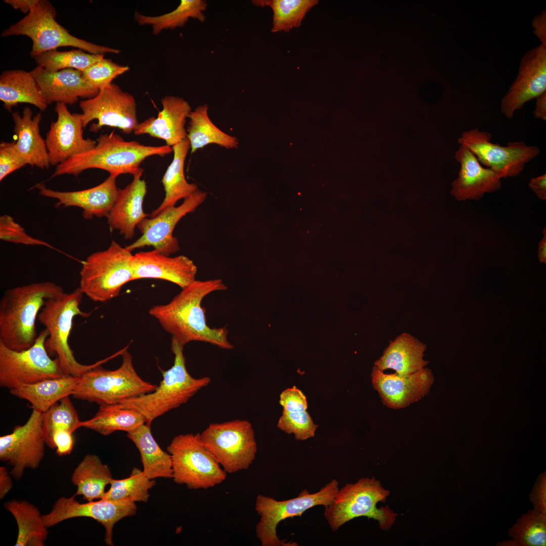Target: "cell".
Returning <instances> with one entry per match:
<instances>
[{
	"label": "cell",
	"instance_id": "14",
	"mask_svg": "<svg viewBox=\"0 0 546 546\" xmlns=\"http://www.w3.org/2000/svg\"><path fill=\"white\" fill-rule=\"evenodd\" d=\"M491 134L474 128L463 132L458 139L460 145L466 147L479 162L493 170L499 178L518 175L526 163L540 153L535 146L527 145L523 141L509 142L503 146L490 142Z\"/></svg>",
	"mask_w": 546,
	"mask_h": 546
},
{
	"label": "cell",
	"instance_id": "5",
	"mask_svg": "<svg viewBox=\"0 0 546 546\" xmlns=\"http://www.w3.org/2000/svg\"><path fill=\"white\" fill-rule=\"evenodd\" d=\"M184 347L171 339L173 365L162 372L163 379L160 384L151 392L124 399L116 404L122 408L136 410L144 417L147 423L151 424L155 419L186 403L208 386L211 382L210 377L196 378L188 372Z\"/></svg>",
	"mask_w": 546,
	"mask_h": 546
},
{
	"label": "cell",
	"instance_id": "3",
	"mask_svg": "<svg viewBox=\"0 0 546 546\" xmlns=\"http://www.w3.org/2000/svg\"><path fill=\"white\" fill-rule=\"evenodd\" d=\"M96 141L93 149L58 165L51 177L64 174L77 176L92 168L106 170L116 177L126 173L133 175L147 158L164 157L172 152L168 145L148 146L135 141H126L113 132L101 134Z\"/></svg>",
	"mask_w": 546,
	"mask_h": 546
},
{
	"label": "cell",
	"instance_id": "6",
	"mask_svg": "<svg viewBox=\"0 0 546 546\" xmlns=\"http://www.w3.org/2000/svg\"><path fill=\"white\" fill-rule=\"evenodd\" d=\"M389 493L374 477L360 478L339 489L331 504L325 508L324 517L333 531L359 517L373 519L378 521L381 529H389L397 514L387 506L377 507L378 502L386 500Z\"/></svg>",
	"mask_w": 546,
	"mask_h": 546
},
{
	"label": "cell",
	"instance_id": "19",
	"mask_svg": "<svg viewBox=\"0 0 546 546\" xmlns=\"http://www.w3.org/2000/svg\"><path fill=\"white\" fill-rule=\"evenodd\" d=\"M545 92L546 46L540 44L522 57L517 76L501 101V112L511 118L516 110Z\"/></svg>",
	"mask_w": 546,
	"mask_h": 546
},
{
	"label": "cell",
	"instance_id": "25",
	"mask_svg": "<svg viewBox=\"0 0 546 546\" xmlns=\"http://www.w3.org/2000/svg\"><path fill=\"white\" fill-rule=\"evenodd\" d=\"M30 72L48 105L54 102L72 105L79 98L90 99L99 92L84 79L82 72L78 70L69 68L50 72L37 66Z\"/></svg>",
	"mask_w": 546,
	"mask_h": 546
},
{
	"label": "cell",
	"instance_id": "18",
	"mask_svg": "<svg viewBox=\"0 0 546 546\" xmlns=\"http://www.w3.org/2000/svg\"><path fill=\"white\" fill-rule=\"evenodd\" d=\"M207 196L206 192L198 190L184 199L180 205L168 207L154 217L145 218L137 226L141 236L125 248L131 252L135 249L152 246L167 256L178 251V240L173 236L174 228L184 216L195 211Z\"/></svg>",
	"mask_w": 546,
	"mask_h": 546
},
{
	"label": "cell",
	"instance_id": "22",
	"mask_svg": "<svg viewBox=\"0 0 546 546\" xmlns=\"http://www.w3.org/2000/svg\"><path fill=\"white\" fill-rule=\"evenodd\" d=\"M116 177L109 175L104 181L91 188L76 191L62 192L48 188L39 183L35 188L46 197L57 200L56 207H77L82 210V216L89 219L94 216L107 217L114 205L119 189Z\"/></svg>",
	"mask_w": 546,
	"mask_h": 546
},
{
	"label": "cell",
	"instance_id": "44",
	"mask_svg": "<svg viewBox=\"0 0 546 546\" xmlns=\"http://www.w3.org/2000/svg\"><path fill=\"white\" fill-rule=\"evenodd\" d=\"M129 70L128 66L120 65L104 58L84 71L82 76L92 86L100 90Z\"/></svg>",
	"mask_w": 546,
	"mask_h": 546
},
{
	"label": "cell",
	"instance_id": "48",
	"mask_svg": "<svg viewBox=\"0 0 546 546\" xmlns=\"http://www.w3.org/2000/svg\"><path fill=\"white\" fill-rule=\"evenodd\" d=\"M279 402L283 411L289 412L304 411L308 407L306 396L295 386L284 390L280 394Z\"/></svg>",
	"mask_w": 546,
	"mask_h": 546
},
{
	"label": "cell",
	"instance_id": "47",
	"mask_svg": "<svg viewBox=\"0 0 546 546\" xmlns=\"http://www.w3.org/2000/svg\"><path fill=\"white\" fill-rule=\"evenodd\" d=\"M15 147V141L0 144V181L13 171L27 165Z\"/></svg>",
	"mask_w": 546,
	"mask_h": 546
},
{
	"label": "cell",
	"instance_id": "55",
	"mask_svg": "<svg viewBox=\"0 0 546 546\" xmlns=\"http://www.w3.org/2000/svg\"><path fill=\"white\" fill-rule=\"evenodd\" d=\"M533 115L536 118L546 120V92L536 98Z\"/></svg>",
	"mask_w": 546,
	"mask_h": 546
},
{
	"label": "cell",
	"instance_id": "17",
	"mask_svg": "<svg viewBox=\"0 0 546 546\" xmlns=\"http://www.w3.org/2000/svg\"><path fill=\"white\" fill-rule=\"evenodd\" d=\"M136 511L135 503L130 501L101 498L97 501L80 503L74 495L70 497H61L58 499L51 511L43 515V519L46 525L50 527L71 518H92L104 527V540L106 544L113 545L114 525L123 518L135 515Z\"/></svg>",
	"mask_w": 546,
	"mask_h": 546
},
{
	"label": "cell",
	"instance_id": "35",
	"mask_svg": "<svg viewBox=\"0 0 546 546\" xmlns=\"http://www.w3.org/2000/svg\"><path fill=\"white\" fill-rule=\"evenodd\" d=\"M208 111V106L204 104L196 108L188 116L187 138L190 143L191 153L210 144L227 149H237L238 139L217 127L211 120Z\"/></svg>",
	"mask_w": 546,
	"mask_h": 546
},
{
	"label": "cell",
	"instance_id": "4",
	"mask_svg": "<svg viewBox=\"0 0 546 546\" xmlns=\"http://www.w3.org/2000/svg\"><path fill=\"white\" fill-rule=\"evenodd\" d=\"M83 294L78 287L70 293L47 299L40 309L37 320L44 326L49 335L45 341L48 353L56 355L66 376L80 377L87 371L116 357L115 353L92 365H83L75 358L69 344V338L75 317H87L90 312L81 310Z\"/></svg>",
	"mask_w": 546,
	"mask_h": 546
},
{
	"label": "cell",
	"instance_id": "11",
	"mask_svg": "<svg viewBox=\"0 0 546 546\" xmlns=\"http://www.w3.org/2000/svg\"><path fill=\"white\" fill-rule=\"evenodd\" d=\"M337 480L332 479L315 493H310L307 489H304L297 497L284 500L258 495L255 509L260 518L256 526V533L261 545L298 546L295 542H286L279 539L277 534L278 525L287 518L301 516L314 507H328L339 490Z\"/></svg>",
	"mask_w": 546,
	"mask_h": 546
},
{
	"label": "cell",
	"instance_id": "29",
	"mask_svg": "<svg viewBox=\"0 0 546 546\" xmlns=\"http://www.w3.org/2000/svg\"><path fill=\"white\" fill-rule=\"evenodd\" d=\"M426 345L411 335L403 333L390 342L383 355L375 362L381 371L392 369L404 376L414 373L426 366L423 359Z\"/></svg>",
	"mask_w": 546,
	"mask_h": 546
},
{
	"label": "cell",
	"instance_id": "27",
	"mask_svg": "<svg viewBox=\"0 0 546 546\" xmlns=\"http://www.w3.org/2000/svg\"><path fill=\"white\" fill-rule=\"evenodd\" d=\"M142 168L133 175L131 182L119 189L117 200L107 216L111 231L117 230L124 239L129 240L134 235L136 226L149 217L143 208L147 193V185L142 178Z\"/></svg>",
	"mask_w": 546,
	"mask_h": 546
},
{
	"label": "cell",
	"instance_id": "34",
	"mask_svg": "<svg viewBox=\"0 0 546 546\" xmlns=\"http://www.w3.org/2000/svg\"><path fill=\"white\" fill-rule=\"evenodd\" d=\"M109 467L96 454L84 456L74 469L71 478L77 487L74 495H80L87 502L101 499L105 488L112 480Z\"/></svg>",
	"mask_w": 546,
	"mask_h": 546
},
{
	"label": "cell",
	"instance_id": "49",
	"mask_svg": "<svg viewBox=\"0 0 546 546\" xmlns=\"http://www.w3.org/2000/svg\"><path fill=\"white\" fill-rule=\"evenodd\" d=\"M73 433L63 429L55 431L52 435V448H56L57 453L60 456L69 454L73 448Z\"/></svg>",
	"mask_w": 546,
	"mask_h": 546
},
{
	"label": "cell",
	"instance_id": "40",
	"mask_svg": "<svg viewBox=\"0 0 546 546\" xmlns=\"http://www.w3.org/2000/svg\"><path fill=\"white\" fill-rule=\"evenodd\" d=\"M110 485V488L102 498L133 503L147 502L150 497L149 490L156 485V481L148 478L143 470L134 468L128 477L113 479Z\"/></svg>",
	"mask_w": 546,
	"mask_h": 546
},
{
	"label": "cell",
	"instance_id": "13",
	"mask_svg": "<svg viewBox=\"0 0 546 546\" xmlns=\"http://www.w3.org/2000/svg\"><path fill=\"white\" fill-rule=\"evenodd\" d=\"M49 333L44 329L30 348L16 351L0 343V385L11 389L23 385L66 376L58 358L52 359L45 341Z\"/></svg>",
	"mask_w": 546,
	"mask_h": 546
},
{
	"label": "cell",
	"instance_id": "31",
	"mask_svg": "<svg viewBox=\"0 0 546 546\" xmlns=\"http://www.w3.org/2000/svg\"><path fill=\"white\" fill-rule=\"evenodd\" d=\"M0 100L4 108L12 112L20 103L33 105L41 111L48 107L39 86L30 71H4L0 76Z\"/></svg>",
	"mask_w": 546,
	"mask_h": 546
},
{
	"label": "cell",
	"instance_id": "9",
	"mask_svg": "<svg viewBox=\"0 0 546 546\" xmlns=\"http://www.w3.org/2000/svg\"><path fill=\"white\" fill-rule=\"evenodd\" d=\"M56 11L47 0H38L30 12L15 24L4 30L2 37L25 35L32 41L30 55L64 47H73L94 54H119L120 50L100 46L71 34L56 20Z\"/></svg>",
	"mask_w": 546,
	"mask_h": 546
},
{
	"label": "cell",
	"instance_id": "28",
	"mask_svg": "<svg viewBox=\"0 0 546 546\" xmlns=\"http://www.w3.org/2000/svg\"><path fill=\"white\" fill-rule=\"evenodd\" d=\"M16 137L15 147L27 164L40 169H48L50 164L46 141L40 134L41 115L33 116L29 107H25L22 115L18 111L12 113Z\"/></svg>",
	"mask_w": 546,
	"mask_h": 546
},
{
	"label": "cell",
	"instance_id": "32",
	"mask_svg": "<svg viewBox=\"0 0 546 546\" xmlns=\"http://www.w3.org/2000/svg\"><path fill=\"white\" fill-rule=\"evenodd\" d=\"M79 377L65 376L23 385L10 389V393L28 401L33 409L42 413L65 397L72 395Z\"/></svg>",
	"mask_w": 546,
	"mask_h": 546
},
{
	"label": "cell",
	"instance_id": "26",
	"mask_svg": "<svg viewBox=\"0 0 546 546\" xmlns=\"http://www.w3.org/2000/svg\"><path fill=\"white\" fill-rule=\"evenodd\" d=\"M161 102L162 109L157 117L139 123L133 133L162 139L172 147L187 138L185 125L192 109L188 101L179 97L166 96Z\"/></svg>",
	"mask_w": 546,
	"mask_h": 546
},
{
	"label": "cell",
	"instance_id": "54",
	"mask_svg": "<svg viewBox=\"0 0 546 546\" xmlns=\"http://www.w3.org/2000/svg\"><path fill=\"white\" fill-rule=\"evenodd\" d=\"M5 2L15 9L28 14L38 0H5Z\"/></svg>",
	"mask_w": 546,
	"mask_h": 546
},
{
	"label": "cell",
	"instance_id": "45",
	"mask_svg": "<svg viewBox=\"0 0 546 546\" xmlns=\"http://www.w3.org/2000/svg\"><path fill=\"white\" fill-rule=\"evenodd\" d=\"M277 426L287 434H294L295 439L298 440L313 437L317 427L306 411L296 412L283 411Z\"/></svg>",
	"mask_w": 546,
	"mask_h": 546
},
{
	"label": "cell",
	"instance_id": "20",
	"mask_svg": "<svg viewBox=\"0 0 546 546\" xmlns=\"http://www.w3.org/2000/svg\"><path fill=\"white\" fill-rule=\"evenodd\" d=\"M57 118L53 121L45 140L51 165H58L69 158L93 149L97 143L83 138L81 113H71L67 105L56 104Z\"/></svg>",
	"mask_w": 546,
	"mask_h": 546
},
{
	"label": "cell",
	"instance_id": "12",
	"mask_svg": "<svg viewBox=\"0 0 546 546\" xmlns=\"http://www.w3.org/2000/svg\"><path fill=\"white\" fill-rule=\"evenodd\" d=\"M200 439L226 473L249 468L255 459L257 444L251 423L235 420L210 424Z\"/></svg>",
	"mask_w": 546,
	"mask_h": 546
},
{
	"label": "cell",
	"instance_id": "41",
	"mask_svg": "<svg viewBox=\"0 0 546 546\" xmlns=\"http://www.w3.org/2000/svg\"><path fill=\"white\" fill-rule=\"evenodd\" d=\"M78 49L60 52L53 50L42 53L33 58L38 66L50 72L70 68L82 72L104 58V54H88Z\"/></svg>",
	"mask_w": 546,
	"mask_h": 546
},
{
	"label": "cell",
	"instance_id": "24",
	"mask_svg": "<svg viewBox=\"0 0 546 546\" xmlns=\"http://www.w3.org/2000/svg\"><path fill=\"white\" fill-rule=\"evenodd\" d=\"M455 158L461 167L458 178L452 184L450 193L456 199L478 201L485 193L500 189L502 182L496 173L489 168L483 167L466 147L460 145Z\"/></svg>",
	"mask_w": 546,
	"mask_h": 546
},
{
	"label": "cell",
	"instance_id": "33",
	"mask_svg": "<svg viewBox=\"0 0 546 546\" xmlns=\"http://www.w3.org/2000/svg\"><path fill=\"white\" fill-rule=\"evenodd\" d=\"M151 424H143L127 433V437L138 448L141 455L145 475L149 479L172 478L171 455L164 451L154 438Z\"/></svg>",
	"mask_w": 546,
	"mask_h": 546
},
{
	"label": "cell",
	"instance_id": "51",
	"mask_svg": "<svg viewBox=\"0 0 546 546\" xmlns=\"http://www.w3.org/2000/svg\"><path fill=\"white\" fill-rule=\"evenodd\" d=\"M529 187L540 200H546V174L532 178L529 182Z\"/></svg>",
	"mask_w": 546,
	"mask_h": 546
},
{
	"label": "cell",
	"instance_id": "37",
	"mask_svg": "<svg viewBox=\"0 0 546 546\" xmlns=\"http://www.w3.org/2000/svg\"><path fill=\"white\" fill-rule=\"evenodd\" d=\"M146 423L144 417L136 410L122 408L115 404L100 406L93 418L81 421L80 427L107 436L117 431L132 432Z\"/></svg>",
	"mask_w": 546,
	"mask_h": 546
},
{
	"label": "cell",
	"instance_id": "7",
	"mask_svg": "<svg viewBox=\"0 0 546 546\" xmlns=\"http://www.w3.org/2000/svg\"><path fill=\"white\" fill-rule=\"evenodd\" d=\"M127 348L121 354L122 362L118 369L108 370L101 365L80 377L73 397L101 406L117 404L153 391L157 385L144 380L138 375Z\"/></svg>",
	"mask_w": 546,
	"mask_h": 546
},
{
	"label": "cell",
	"instance_id": "2",
	"mask_svg": "<svg viewBox=\"0 0 546 546\" xmlns=\"http://www.w3.org/2000/svg\"><path fill=\"white\" fill-rule=\"evenodd\" d=\"M65 292L52 282H41L7 289L0 301V343L22 351L31 347L38 334L36 321L45 301Z\"/></svg>",
	"mask_w": 546,
	"mask_h": 546
},
{
	"label": "cell",
	"instance_id": "1",
	"mask_svg": "<svg viewBox=\"0 0 546 546\" xmlns=\"http://www.w3.org/2000/svg\"><path fill=\"white\" fill-rule=\"evenodd\" d=\"M169 303L153 306L149 313L183 346L192 341L208 343L224 349L234 346L228 340L226 326L211 328L207 325L206 310L201 306L203 299L215 291H224L227 286L220 279L195 280L181 289Z\"/></svg>",
	"mask_w": 546,
	"mask_h": 546
},
{
	"label": "cell",
	"instance_id": "8",
	"mask_svg": "<svg viewBox=\"0 0 546 546\" xmlns=\"http://www.w3.org/2000/svg\"><path fill=\"white\" fill-rule=\"evenodd\" d=\"M133 259L131 251L113 240L107 249L90 254L83 262L79 288L95 302L112 299L124 285L133 280Z\"/></svg>",
	"mask_w": 546,
	"mask_h": 546
},
{
	"label": "cell",
	"instance_id": "46",
	"mask_svg": "<svg viewBox=\"0 0 546 546\" xmlns=\"http://www.w3.org/2000/svg\"><path fill=\"white\" fill-rule=\"evenodd\" d=\"M0 239L11 243L26 245H41L55 249L46 242L27 234L25 229L8 214L0 216Z\"/></svg>",
	"mask_w": 546,
	"mask_h": 546
},
{
	"label": "cell",
	"instance_id": "56",
	"mask_svg": "<svg viewBox=\"0 0 546 546\" xmlns=\"http://www.w3.org/2000/svg\"><path fill=\"white\" fill-rule=\"evenodd\" d=\"M543 237L538 243V258L540 263H546V230H543Z\"/></svg>",
	"mask_w": 546,
	"mask_h": 546
},
{
	"label": "cell",
	"instance_id": "16",
	"mask_svg": "<svg viewBox=\"0 0 546 546\" xmlns=\"http://www.w3.org/2000/svg\"><path fill=\"white\" fill-rule=\"evenodd\" d=\"M43 413L33 409L26 422L0 437V460L12 467L11 474L19 480L26 469L37 468L44 456L46 444Z\"/></svg>",
	"mask_w": 546,
	"mask_h": 546
},
{
	"label": "cell",
	"instance_id": "15",
	"mask_svg": "<svg viewBox=\"0 0 546 546\" xmlns=\"http://www.w3.org/2000/svg\"><path fill=\"white\" fill-rule=\"evenodd\" d=\"M84 128L92 121L89 130L98 132L104 126L130 133L139 124L136 103L134 97L114 83L100 89L93 98L80 102Z\"/></svg>",
	"mask_w": 546,
	"mask_h": 546
},
{
	"label": "cell",
	"instance_id": "39",
	"mask_svg": "<svg viewBox=\"0 0 546 546\" xmlns=\"http://www.w3.org/2000/svg\"><path fill=\"white\" fill-rule=\"evenodd\" d=\"M257 7H269L273 12L272 32H288L301 25L306 13L318 2L317 0H255Z\"/></svg>",
	"mask_w": 546,
	"mask_h": 546
},
{
	"label": "cell",
	"instance_id": "53",
	"mask_svg": "<svg viewBox=\"0 0 546 546\" xmlns=\"http://www.w3.org/2000/svg\"><path fill=\"white\" fill-rule=\"evenodd\" d=\"M12 487V481L7 469L4 467L0 468V498H3L10 491Z\"/></svg>",
	"mask_w": 546,
	"mask_h": 546
},
{
	"label": "cell",
	"instance_id": "52",
	"mask_svg": "<svg viewBox=\"0 0 546 546\" xmlns=\"http://www.w3.org/2000/svg\"><path fill=\"white\" fill-rule=\"evenodd\" d=\"M539 480L538 484L536 485L534 494L532 498L534 500L535 505V510L545 514V481L544 480Z\"/></svg>",
	"mask_w": 546,
	"mask_h": 546
},
{
	"label": "cell",
	"instance_id": "50",
	"mask_svg": "<svg viewBox=\"0 0 546 546\" xmlns=\"http://www.w3.org/2000/svg\"><path fill=\"white\" fill-rule=\"evenodd\" d=\"M533 34L539 39L541 44L546 46V10H544L532 20Z\"/></svg>",
	"mask_w": 546,
	"mask_h": 546
},
{
	"label": "cell",
	"instance_id": "43",
	"mask_svg": "<svg viewBox=\"0 0 546 546\" xmlns=\"http://www.w3.org/2000/svg\"><path fill=\"white\" fill-rule=\"evenodd\" d=\"M516 545L545 546V515L535 509L529 511L509 530Z\"/></svg>",
	"mask_w": 546,
	"mask_h": 546
},
{
	"label": "cell",
	"instance_id": "38",
	"mask_svg": "<svg viewBox=\"0 0 546 546\" xmlns=\"http://www.w3.org/2000/svg\"><path fill=\"white\" fill-rule=\"evenodd\" d=\"M207 8V3L204 0H181L175 9L168 13L152 16L136 12L134 18L141 26H151L152 33L157 35L164 30L183 27L190 18L204 22Z\"/></svg>",
	"mask_w": 546,
	"mask_h": 546
},
{
	"label": "cell",
	"instance_id": "23",
	"mask_svg": "<svg viewBox=\"0 0 546 546\" xmlns=\"http://www.w3.org/2000/svg\"><path fill=\"white\" fill-rule=\"evenodd\" d=\"M133 280L156 279L183 289L196 280L197 267L185 255L170 257L154 249L133 254Z\"/></svg>",
	"mask_w": 546,
	"mask_h": 546
},
{
	"label": "cell",
	"instance_id": "10",
	"mask_svg": "<svg viewBox=\"0 0 546 546\" xmlns=\"http://www.w3.org/2000/svg\"><path fill=\"white\" fill-rule=\"evenodd\" d=\"M172 463V479L189 489H207L222 483L226 473L202 443L200 433L181 434L167 447Z\"/></svg>",
	"mask_w": 546,
	"mask_h": 546
},
{
	"label": "cell",
	"instance_id": "21",
	"mask_svg": "<svg viewBox=\"0 0 546 546\" xmlns=\"http://www.w3.org/2000/svg\"><path fill=\"white\" fill-rule=\"evenodd\" d=\"M373 386L383 403L391 408H401L418 401L430 391L434 383L431 371L424 368L407 375L386 374L376 366L372 373Z\"/></svg>",
	"mask_w": 546,
	"mask_h": 546
},
{
	"label": "cell",
	"instance_id": "30",
	"mask_svg": "<svg viewBox=\"0 0 546 546\" xmlns=\"http://www.w3.org/2000/svg\"><path fill=\"white\" fill-rule=\"evenodd\" d=\"M172 149L173 158L162 179L165 197L160 205L150 214V217L155 216L168 207L175 206L179 200L188 198L199 190L197 185L189 183L185 175V162L191 149L189 140L186 138L172 146Z\"/></svg>",
	"mask_w": 546,
	"mask_h": 546
},
{
	"label": "cell",
	"instance_id": "42",
	"mask_svg": "<svg viewBox=\"0 0 546 546\" xmlns=\"http://www.w3.org/2000/svg\"><path fill=\"white\" fill-rule=\"evenodd\" d=\"M81 421L69 396H66L43 413V430L46 444L52 447L53 433L63 429L72 433L80 428Z\"/></svg>",
	"mask_w": 546,
	"mask_h": 546
},
{
	"label": "cell",
	"instance_id": "36",
	"mask_svg": "<svg viewBox=\"0 0 546 546\" xmlns=\"http://www.w3.org/2000/svg\"><path fill=\"white\" fill-rule=\"evenodd\" d=\"M5 509L14 517L18 527L16 546H43L48 537L46 525L39 510L26 500H12Z\"/></svg>",
	"mask_w": 546,
	"mask_h": 546
}]
</instances>
